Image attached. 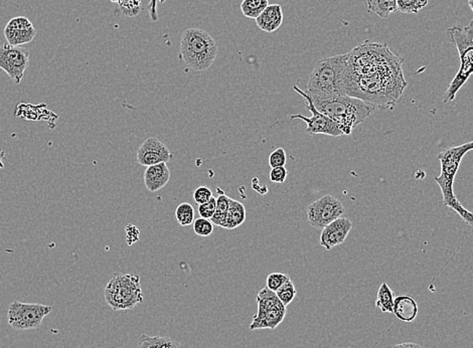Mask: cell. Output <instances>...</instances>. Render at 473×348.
Segmentation results:
<instances>
[{"instance_id":"obj_11","label":"cell","mask_w":473,"mask_h":348,"mask_svg":"<svg viewBox=\"0 0 473 348\" xmlns=\"http://www.w3.org/2000/svg\"><path fill=\"white\" fill-rule=\"evenodd\" d=\"M295 90L298 94L301 95L306 101V107L308 111L311 112V117H306L302 114H296V115H291L290 118L292 120L299 119V120L304 121L308 125L305 132L310 135H316V134H323V135L334 136V137H338V136L343 135V132L338 128V125L334 121H332L330 117L325 116V114L321 113L313 105L310 97L308 96V93L300 90L299 88L295 87Z\"/></svg>"},{"instance_id":"obj_13","label":"cell","mask_w":473,"mask_h":348,"mask_svg":"<svg viewBox=\"0 0 473 348\" xmlns=\"http://www.w3.org/2000/svg\"><path fill=\"white\" fill-rule=\"evenodd\" d=\"M172 157L170 148L155 137L148 138L137 150L138 163L148 167L163 162L168 163Z\"/></svg>"},{"instance_id":"obj_39","label":"cell","mask_w":473,"mask_h":348,"mask_svg":"<svg viewBox=\"0 0 473 348\" xmlns=\"http://www.w3.org/2000/svg\"><path fill=\"white\" fill-rule=\"evenodd\" d=\"M110 1H112V2H117V3H118L119 0H110Z\"/></svg>"},{"instance_id":"obj_38","label":"cell","mask_w":473,"mask_h":348,"mask_svg":"<svg viewBox=\"0 0 473 348\" xmlns=\"http://www.w3.org/2000/svg\"><path fill=\"white\" fill-rule=\"evenodd\" d=\"M468 5H470V10L473 12V0H468Z\"/></svg>"},{"instance_id":"obj_35","label":"cell","mask_w":473,"mask_h":348,"mask_svg":"<svg viewBox=\"0 0 473 348\" xmlns=\"http://www.w3.org/2000/svg\"><path fill=\"white\" fill-rule=\"evenodd\" d=\"M159 1H163V0H150L148 4V12L149 15H150L151 21H159V12H157V4Z\"/></svg>"},{"instance_id":"obj_34","label":"cell","mask_w":473,"mask_h":348,"mask_svg":"<svg viewBox=\"0 0 473 348\" xmlns=\"http://www.w3.org/2000/svg\"><path fill=\"white\" fill-rule=\"evenodd\" d=\"M287 175H288V172H287L285 166H280V167L272 168L269 174V178L271 183H283L286 181Z\"/></svg>"},{"instance_id":"obj_21","label":"cell","mask_w":473,"mask_h":348,"mask_svg":"<svg viewBox=\"0 0 473 348\" xmlns=\"http://www.w3.org/2000/svg\"><path fill=\"white\" fill-rule=\"evenodd\" d=\"M217 192L219 194L217 198V209H216L215 215L211 218V222H213L214 226L224 229L232 198L227 196L219 187H218Z\"/></svg>"},{"instance_id":"obj_29","label":"cell","mask_w":473,"mask_h":348,"mask_svg":"<svg viewBox=\"0 0 473 348\" xmlns=\"http://www.w3.org/2000/svg\"><path fill=\"white\" fill-rule=\"evenodd\" d=\"M194 232L200 237H209L214 232V224L207 218H196L194 222Z\"/></svg>"},{"instance_id":"obj_18","label":"cell","mask_w":473,"mask_h":348,"mask_svg":"<svg viewBox=\"0 0 473 348\" xmlns=\"http://www.w3.org/2000/svg\"><path fill=\"white\" fill-rule=\"evenodd\" d=\"M418 304L409 295H399L395 298L393 313L403 322H413L418 315Z\"/></svg>"},{"instance_id":"obj_15","label":"cell","mask_w":473,"mask_h":348,"mask_svg":"<svg viewBox=\"0 0 473 348\" xmlns=\"http://www.w3.org/2000/svg\"><path fill=\"white\" fill-rule=\"evenodd\" d=\"M353 228V222L349 218L341 217L323 229L319 243L325 250L330 251L341 245L347 239Z\"/></svg>"},{"instance_id":"obj_20","label":"cell","mask_w":473,"mask_h":348,"mask_svg":"<svg viewBox=\"0 0 473 348\" xmlns=\"http://www.w3.org/2000/svg\"><path fill=\"white\" fill-rule=\"evenodd\" d=\"M138 348H181L178 341L163 336L141 334L138 338Z\"/></svg>"},{"instance_id":"obj_30","label":"cell","mask_w":473,"mask_h":348,"mask_svg":"<svg viewBox=\"0 0 473 348\" xmlns=\"http://www.w3.org/2000/svg\"><path fill=\"white\" fill-rule=\"evenodd\" d=\"M289 280H290V277L287 274L271 273L267 277L266 287L270 290L276 292Z\"/></svg>"},{"instance_id":"obj_27","label":"cell","mask_w":473,"mask_h":348,"mask_svg":"<svg viewBox=\"0 0 473 348\" xmlns=\"http://www.w3.org/2000/svg\"><path fill=\"white\" fill-rule=\"evenodd\" d=\"M428 3V0H397V8L402 14H418Z\"/></svg>"},{"instance_id":"obj_2","label":"cell","mask_w":473,"mask_h":348,"mask_svg":"<svg viewBox=\"0 0 473 348\" xmlns=\"http://www.w3.org/2000/svg\"><path fill=\"white\" fill-rule=\"evenodd\" d=\"M310 96V95H308ZM313 105L321 113L336 122L343 135H351L354 129L364 123L376 108L371 104L349 95L311 98Z\"/></svg>"},{"instance_id":"obj_14","label":"cell","mask_w":473,"mask_h":348,"mask_svg":"<svg viewBox=\"0 0 473 348\" xmlns=\"http://www.w3.org/2000/svg\"><path fill=\"white\" fill-rule=\"evenodd\" d=\"M36 36V27L25 16H17L10 19L4 29V36L8 40V44L15 47L30 44Z\"/></svg>"},{"instance_id":"obj_1","label":"cell","mask_w":473,"mask_h":348,"mask_svg":"<svg viewBox=\"0 0 473 348\" xmlns=\"http://www.w3.org/2000/svg\"><path fill=\"white\" fill-rule=\"evenodd\" d=\"M345 93L377 109H393L408 83L404 79V60L387 45L365 42L347 53Z\"/></svg>"},{"instance_id":"obj_24","label":"cell","mask_w":473,"mask_h":348,"mask_svg":"<svg viewBox=\"0 0 473 348\" xmlns=\"http://www.w3.org/2000/svg\"><path fill=\"white\" fill-rule=\"evenodd\" d=\"M269 5L268 0H243L241 3L242 14L248 19H256Z\"/></svg>"},{"instance_id":"obj_6","label":"cell","mask_w":473,"mask_h":348,"mask_svg":"<svg viewBox=\"0 0 473 348\" xmlns=\"http://www.w3.org/2000/svg\"><path fill=\"white\" fill-rule=\"evenodd\" d=\"M447 34L450 36L452 44L459 49L460 68L445 92V104L454 100L460 89L468 82L470 76L473 75V19L468 27L457 25L448 29Z\"/></svg>"},{"instance_id":"obj_8","label":"cell","mask_w":473,"mask_h":348,"mask_svg":"<svg viewBox=\"0 0 473 348\" xmlns=\"http://www.w3.org/2000/svg\"><path fill=\"white\" fill-rule=\"evenodd\" d=\"M257 304L258 310L253 317L250 330L275 329L286 316V306L280 301L275 292L267 287L258 292Z\"/></svg>"},{"instance_id":"obj_37","label":"cell","mask_w":473,"mask_h":348,"mask_svg":"<svg viewBox=\"0 0 473 348\" xmlns=\"http://www.w3.org/2000/svg\"><path fill=\"white\" fill-rule=\"evenodd\" d=\"M392 348H422V347L419 345L418 343H404L395 345L394 347H392Z\"/></svg>"},{"instance_id":"obj_26","label":"cell","mask_w":473,"mask_h":348,"mask_svg":"<svg viewBox=\"0 0 473 348\" xmlns=\"http://www.w3.org/2000/svg\"><path fill=\"white\" fill-rule=\"evenodd\" d=\"M176 220L181 227L191 226L194 222V209L187 202L181 203L176 211Z\"/></svg>"},{"instance_id":"obj_31","label":"cell","mask_w":473,"mask_h":348,"mask_svg":"<svg viewBox=\"0 0 473 348\" xmlns=\"http://www.w3.org/2000/svg\"><path fill=\"white\" fill-rule=\"evenodd\" d=\"M216 209H217V198L213 196L209 202L198 207V213H200V218L211 220L215 215Z\"/></svg>"},{"instance_id":"obj_22","label":"cell","mask_w":473,"mask_h":348,"mask_svg":"<svg viewBox=\"0 0 473 348\" xmlns=\"http://www.w3.org/2000/svg\"><path fill=\"white\" fill-rule=\"evenodd\" d=\"M367 4L368 12H373L381 19H387L398 10L397 0H367Z\"/></svg>"},{"instance_id":"obj_5","label":"cell","mask_w":473,"mask_h":348,"mask_svg":"<svg viewBox=\"0 0 473 348\" xmlns=\"http://www.w3.org/2000/svg\"><path fill=\"white\" fill-rule=\"evenodd\" d=\"M218 51L217 43L206 30L189 29L181 36V56L192 70L203 72L211 68Z\"/></svg>"},{"instance_id":"obj_17","label":"cell","mask_w":473,"mask_h":348,"mask_svg":"<svg viewBox=\"0 0 473 348\" xmlns=\"http://www.w3.org/2000/svg\"><path fill=\"white\" fill-rule=\"evenodd\" d=\"M259 29L266 32H273L279 29L283 23V12L280 4L268 5L266 10L256 19Z\"/></svg>"},{"instance_id":"obj_3","label":"cell","mask_w":473,"mask_h":348,"mask_svg":"<svg viewBox=\"0 0 473 348\" xmlns=\"http://www.w3.org/2000/svg\"><path fill=\"white\" fill-rule=\"evenodd\" d=\"M347 54L323 58L315 65L308 84L311 98L341 96L345 93Z\"/></svg>"},{"instance_id":"obj_36","label":"cell","mask_w":473,"mask_h":348,"mask_svg":"<svg viewBox=\"0 0 473 348\" xmlns=\"http://www.w3.org/2000/svg\"><path fill=\"white\" fill-rule=\"evenodd\" d=\"M132 228V230H129L128 227L126 228V233H127V241H130V239H132V244L135 243V242L138 241V237H139V231H138V229L136 228V227H131Z\"/></svg>"},{"instance_id":"obj_7","label":"cell","mask_w":473,"mask_h":348,"mask_svg":"<svg viewBox=\"0 0 473 348\" xmlns=\"http://www.w3.org/2000/svg\"><path fill=\"white\" fill-rule=\"evenodd\" d=\"M104 297L114 311L133 309L144 300L140 277L133 274H114L106 285Z\"/></svg>"},{"instance_id":"obj_12","label":"cell","mask_w":473,"mask_h":348,"mask_svg":"<svg viewBox=\"0 0 473 348\" xmlns=\"http://www.w3.org/2000/svg\"><path fill=\"white\" fill-rule=\"evenodd\" d=\"M30 54L27 49L4 44L0 47V70L19 85L23 81L25 71L30 66Z\"/></svg>"},{"instance_id":"obj_19","label":"cell","mask_w":473,"mask_h":348,"mask_svg":"<svg viewBox=\"0 0 473 348\" xmlns=\"http://www.w3.org/2000/svg\"><path fill=\"white\" fill-rule=\"evenodd\" d=\"M245 220L246 209L243 203L237 202L235 200H231L230 209H229L224 229H226V230H234V229L243 224Z\"/></svg>"},{"instance_id":"obj_23","label":"cell","mask_w":473,"mask_h":348,"mask_svg":"<svg viewBox=\"0 0 473 348\" xmlns=\"http://www.w3.org/2000/svg\"><path fill=\"white\" fill-rule=\"evenodd\" d=\"M394 300V292L387 283H382L378 291L375 306L383 313H393Z\"/></svg>"},{"instance_id":"obj_4","label":"cell","mask_w":473,"mask_h":348,"mask_svg":"<svg viewBox=\"0 0 473 348\" xmlns=\"http://www.w3.org/2000/svg\"><path fill=\"white\" fill-rule=\"evenodd\" d=\"M473 150V141L462 146L450 147L438 154V159L441 163V172L439 176L435 177V181L441 189L445 207H450L457 211L462 220L473 227V213L465 209L455 196L453 192V183L455 175L459 172L460 163L464 155Z\"/></svg>"},{"instance_id":"obj_25","label":"cell","mask_w":473,"mask_h":348,"mask_svg":"<svg viewBox=\"0 0 473 348\" xmlns=\"http://www.w3.org/2000/svg\"><path fill=\"white\" fill-rule=\"evenodd\" d=\"M141 0H119L116 12L121 16L134 17L141 12Z\"/></svg>"},{"instance_id":"obj_33","label":"cell","mask_w":473,"mask_h":348,"mask_svg":"<svg viewBox=\"0 0 473 348\" xmlns=\"http://www.w3.org/2000/svg\"><path fill=\"white\" fill-rule=\"evenodd\" d=\"M211 198H213V192H211L209 187H200L194 192V202L198 203V205H204V203L209 202Z\"/></svg>"},{"instance_id":"obj_9","label":"cell","mask_w":473,"mask_h":348,"mask_svg":"<svg viewBox=\"0 0 473 348\" xmlns=\"http://www.w3.org/2000/svg\"><path fill=\"white\" fill-rule=\"evenodd\" d=\"M51 310L53 307L49 305L14 301L8 308V324L16 330L36 329Z\"/></svg>"},{"instance_id":"obj_10","label":"cell","mask_w":473,"mask_h":348,"mask_svg":"<svg viewBox=\"0 0 473 348\" xmlns=\"http://www.w3.org/2000/svg\"><path fill=\"white\" fill-rule=\"evenodd\" d=\"M343 203L334 196L326 194L308 207V220L310 226L323 230L330 222L345 215Z\"/></svg>"},{"instance_id":"obj_28","label":"cell","mask_w":473,"mask_h":348,"mask_svg":"<svg viewBox=\"0 0 473 348\" xmlns=\"http://www.w3.org/2000/svg\"><path fill=\"white\" fill-rule=\"evenodd\" d=\"M275 293L285 306H288L295 300L296 295H297V291H296L295 284H293L291 279L287 281L284 285H282Z\"/></svg>"},{"instance_id":"obj_32","label":"cell","mask_w":473,"mask_h":348,"mask_svg":"<svg viewBox=\"0 0 473 348\" xmlns=\"http://www.w3.org/2000/svg\"><path fill=\"white\" fill-rule=\"evenodd\" d=\"M286 164V152L284 149L277 148L270 154L269 165L272 168L280 167V166H285Z\"/></svg>"},{"instance_id":"obj_16","label":"cell","mask_w":473,"mask_h":348,"mask_svg":"<svg viewBox=\"0 0 473 348\" xmlns=\"http://www.w3.org/2000/svg\"><path fill=\"white\" fill-rule=\"evenodd\" d=\"M170 179V170L165 162L148 166L144 172V185L151 192L163 189Z\"/></svg>"}]
</instances>
